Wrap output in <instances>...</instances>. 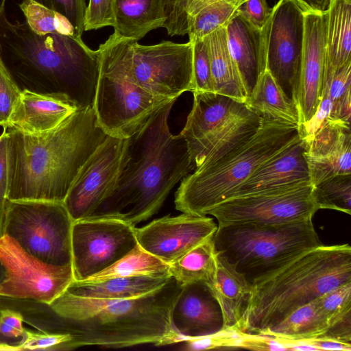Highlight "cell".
Instances as JSON below:
<instances>
[{
  "label": "cell",
  "mask_w": 351,
  "mask_h": 351,
  "mask_svg": "<svg viewBox=\"0 0 351 351\" xmlns=\"http://www.w3.org/2000/svg\"><path fill=\"white\" fill-rule=\"evenodd\" d=\"M265 27L256 29L237 14L226 27L229 52L247 96L266 69Z\"/></svg>",
  "instance_id": "cell-23"
},
{
  "label": "cell",
  "mask_w": 351,
  "mask_h": 351,
  "mask_svg": "<svg viewBox=\"0 0 351 351\" xmlns=\"http://www.w3.org/2000/svg\"><path fill=\"white\" fill-rule=\"evenodd\" d=\"M72 336L66 332H35L25 330L19 343V350H66Z\"/></svg>",
  "instance_id": "cell-39"
},
{
  "label": "cell",
  "mask_w": 351,
  "mask_h": 351,
  "mask_svg": "<svg viewBox=\"0 0 351 351\" xmlns=\"http://www.w3.org/2000/svg\"><path fill=\"white\" fill-rule=\"evenodd\" d=\"M46 6L64 16L73 27L75 36L81 38L84 31L85 0H47Z\"/></svg>",
  "instance_id": "cell-41"
},
{
  "label": "cell",
  "mask_w": 351,
  "mask_h": 351,
  "mask_svg": "<svg viewBox=\"0 0 351 351\" xmlns=\"http://www.w3.org/2000/svg\"><path fill=\"white\" fill-rule=\"evenodd\" d=\"M328 18V11L310 8L304 11V47L295 95L298 126L313 117L321 101L326 63Z\"/></svg>",
  "instance_id": "cell-17"
},
{
  "label": "cell",
  "mask_w": 351,
  "mask_h": 351,
  "mask_svg": "<svg viewBox=\"0 0 351 351\" xmlns=\"http://www.w3.org/2000/svg\"><path fill=\"white\" fill-rule=\"evenodd\" d=\"M23 318L22 315L12 309L0 311V337L6 343H12L10 340H21L25 329L23 326Z\"/></svg>",
  "instance_id": "cell-44"
},
{
  "label": "cell",
  "mask_w": 351,
  "mask_h": 351,
  "mask_svg": "<svg viewBox=\"0 0 351 351\" xmlns=\"http://www.w3.org/2000/svg\"><path fill=\"white\" fill-rule=\"evenodd\" d=\"M176 101L126 138L114 185L88 218L116 219L135 226L157 213L178 181L195 170L185 139L169 128Z\"/></svg>",
  "instance_id": "cell-1"
},
{
  "label": "cell",
  "mask_w": 351,
  "mask_h": 351,
  "mask_svg": "<svg viewBox=\"0 0 351 351\" xmlns=\"http://www.w3.org/2000/svg\"><path fill=\"white\" fill-rule=\"evenodd\" d=\"M116 34L137 41L149 32L162 27L163 0H114Z\"/></svg>",
  "instance_id": "cell-25"
},
{
  "label": "cell",
  "mask_w": 351,
  "mask_h": 351,
  "mask_svg": "<svg viewBox=\"0 0 351 351\" xmlns=\"http://www.w3.org/2000/svg\"><path fill=\"white\" fill-rule=\"evenodd\" d=\"M298 134L296 125L261 117L254 134L223 156L201 165L182 179L175 193L176 210L205 215Z\"/></svg>",
  "instance_id": "cell-6"
},
{
  "label": "cell",
  "mask_w": 351,
  "mask_h": 351,
  "mask_svg": "<svg viewBox=\"0 0 351 351\" xmlns=\"http://www.w3.org/2000/svg\"><path fill=\"white\" fill-rule=\"evenodd\" d=\"M22 90L0 60V126L5 128Z\"/></svg>",
  "instance_id": "cell-40"
},
{
  "label": "cell",
  "mask_w": 351,
  "mask_h": 351,
  "mask_svg": "<svg viewBox=\"0 0 351 351\" xmlns=\"http://www.w3.org/2000/svg\"><path fill=\"white\" fill-rule=\"evenodd\" d=\"M73 223L63 202L8 199L3 235L43 263L69 265Z\"/></svg>",
  "instance_id": "cell-9"
},
{
  "label": "cell",
  "mask_w": 351,
  "mask_h": 351,
  "mask_svg": "<svg viewBox=\"0 0 351 351\" xmlns=\"http://www.w3.org/2000/svg\"><path fill=\"white\" fill-rule=\"evenodd\" d=\"M308 8L302 1L279 0L265 27L266 69L295 104Z\"/></svg>",
  "instance_id": "cell-14"
},
{
  "label": "cell",
  "mask_w": 351,
  "mask_h": 351,
  "mask_svg": "<svg viewBox=\"0 0 351 351\" xmlns=\"http://www.w3.org/2000/svg\"><path fill=\"white\" fill-rule=\"evenodd\" d=\"M0 4V60L21 90L62 95L78 110L93 108L100 53L81 38L40 36L27 23L11 22Z\"/></svg>",
  "instance_id": "cell-3"
},
{
  "label": "cell",
  "mask_w": 351,
  "mask_h": 351,
  "mask_svg": "<svg viewBox=\"0 0 351 351\" xmlns=\"http://www.w3.org/2000/svg\"><path fill=\"white\" fill-rule=\"evenodd\" d=\"M304 149V142L298 134L258 167L226 199L311 183Z\"/></svg>",
  "instance_id": "cell-20"
},
{
  "label": "cell",
  "mask_w": 351,
  "mask_h": 351,
  "mask_svg": "<svg viewBox=\"0 0 351 351\" xmlns=\"http://www.w3.org/2000/svg\"><path fill=\"white\" fill-rule=\"evenodd\" d=\"M135 226L111 218L73 221L71 256L74 280L82 281L104 270L137 244Z\"/></svg>",
  "instance_id": "cell-11"
},
{
  "label": "cell",
  "mask_w": 351,
  "mask_h": 351,
  "mask_svg": "<svg viewBox=\"0 0 351 351\" xmlns=\"http://www.w3.org/2000/svg\"><path fill=\"white\" fill-rule=\"evenodd\" d=\"M173 329L180 338H195L224 330L219 304L209 287L204 282L182 285L171 313Z\"/></svg>",
  "instance_id": "cell-19"
},
{
  "label": "cell",
  "mask_w": 351,
  "mask_h": 351,
  "mask_svg": "<svg viewBox=\"0 0 351 351\" xmlns=\"http://www.w3.org/2000/svg\"><path fill=\"white\" fill-rule=\"evenodd\" d=\"M208 39L213 92L245 103L247 95L229 52L226 28L215 29Z\"/></svg>",
  "instance_id": "cell-27"
},
{
  "label": "cell",
  "mask_w": 351,
  "mask_h": 351,
  "mask_svg": "<svg viewBox=\"0 0 351 351\" xmlns=\"http://www.w3.org/2000/svg\"><path fill=\"white\" fill-rule=\"evenodd\" d=\"M313 185L294 186L228 198L208 210L217 226L241 223L277 225L312 220L319 210Z\"/></svg>",
  "instance_id": "cell-10"
},
{
  "label": "cell",
  "mask_w": 351,
  "mask_h": 351,
  "mask_svg": "<svg viewBox=\"0 0 351 351\" xmlns=\"http://www.w3.org/2000/svg\"><path fill=\"white\" fill-rule=\"evenodd\" d=\"M8 200L63 202L80 169L108 136L93 108L49 131L6 130Z\"/></svg>",
  "instance_id": "cell-2"
},
{
  "label": "cell",
  "mask_w": 351,
  "mask_h": 351,
  "mask_svg": "<svg viewBox=\"0 0 351 351\" xmlns=\"http://www.w3.org/2000/svg\"><path fill=\"white\" fill-rule=\"evenodd\" d=\"M245 0H211L194 14L188 23L189 41L202 38L215 29L226 27L238 14Z\"/></svg>",
  "instance_id": "cell-33"
},
{
  "label": "cell",
  "mask_w": 351,
  "mask_h": 351,
  "mask_svg": "<svg viewBox=\"0 0 351 351\" xmlns=\"http://www.w3.org/2000/svg\"><path fill=\"white\" fill-rule=\"evenodd\" d=\"M272 10L266 0H245L238 8V14L256 29H263L271 17Z\"/></svg>",
  "instance_id": "cell-43"
},
{
  "label": "cell",
  "mask_w": 351,
  "mask_h": 351,
  "mask_svg": "<svg viewBox=\"0 0 351 351\" xmlns=\"http://www.w3.org/2000/svg\"><path fill=\"white\" fill-rule=\"evenodd\" d=\"M0 350H18L17 348L10 343H6L0 337Z\"/></svg>",
  "instance_id": "cell-48"
},
{
  "label": "cell",
  "mask_w": 351,
  "mask_h": 351,
  "mask_svg": "<svg viewBox=\"0 0 351 351\" xmlns=\"http://www.w3.org/2000/svg\"><path fill=\"white\" fill-rule=\"evenodd\" d=\"M192 43L194 92H213L208 36Z\"/></svg>",
  "instance_id": "cell-38"
},
{
  "label": "cell",
  "mask_w": 351,
  "mask_h": 351,
  "mask_svg": "<svg viewBox=\"0 0 351 351\" xmlns=\"http://www.w3.org/2000/svg\"><path fill=\"white\" fill-rule=\"evenodd\" d=\"M193 93V107L180 134L195 166L213 138L250 108L245 103L214 92Z\"/></svg>",
  "instance_id": "cell-18"
},
{
  "label": "cell",
  "mask_w": 351,
  "mask_h": 351,
  "mask_svg": "<svg viewBox=\"0 0 351 351\" xmlns=\"http://www.w3.org/2000/svg\"><path fill=\"white\" fill-rule=\"evenodd\" d=\"M213 241L218 254L250 283L322 245L313 219L277 225L218 226Z\"/></svg>",
  "instance_id": "cell-8"
},
{
  "label": "cell",
  "mask_w": 351,
  "mask_h": 351,
  "mask_svg": "<svg viewBox=\"0 0 351 351\" xmlns=\"http://www.w3.org/2000/svg\"><path fill=\"white\" fill-rule=\"evenodd\" d=\"M136 276H171L169 265L137 244L104 270L80 282L91 283L111 278Z\"/></svg>",
  "instance_id": "cell-32"
},
{
  "label": "cell",
  "mask_w": 351,
  "mask_h": 351,
  "mask_svg": "<svg viewBox=\"0 0 351 351\" xmlns=\"http://www.w3.org/2000/svg\"><path fill=\"white\" fill-rule=\"evenodd\" d=\"M318 209H331L351 215V173L329 177L313 185Z\"/></svg>",
  "instance_id": "cell-34"
},
{
  "label": "cell",
  "mask_w": 351,
  "mask_h": 351,
  "mask_svg": "<svg viewBox=\"0 0 351 351\" xmlns=\"http://www.w3.org/2000/svg\"><path fill=\"white\" fill-rule=\"evenodd\" d=\"M114 25V0H89L85 11L84 31Z\"/></svg>",
  "instance_id": "cell-42"
},
{
  "label": "cell",
  "mask_w": 351,
  "mask_h": 351,
  "mask_svg": "<svg viewBox=\"0 0 351 351\" xmlns=\"http://www.w3.org/2000/svg\"><path fill=\"white\" fill-rule=\"evenodd\" d=\"M311 9L319 12L328 11L331 0H302Z\"/></svg>",
  "instance_id": "cell-47"
},
{
  "label": "cell",
  "mask_w": 351,
  "mask_h": 351,
  "mask_svg": "<svg viewBox=\"0 0 351 351\" xmlns=\"http://www.w3.org/2000/svg\"><path fill=\"white\" fill-rule=\"evenodd\" d=\"M125 141L108 136L80 169L63 202L73 221L89 217L114 185Z\"/></svg>",
  "instance_id": "cell-15"
},
{
  "label": "cell",
  "mask_w": 351,
  "mask_h": 351,
  "mask_svg": "<svg viewBox=\"0 0 351 351\" xmlns=\"http://www.w3.org/2000/svg\"><path fill=\"white\" fill-rule=\"evenodd\" d=\"M245 104L261 117L299 125L295 102L285 95L267 69L259 75Z\"/></svg>",
  "instance_id": "cell-28"
},
{
  "label": "cell",
  "mask_w": 351,
  "mask_h": 351,
  "mask_svg": "<svg viewBox=\"0 0 351 351\" xmlns=\"http://www.w3.org/2000/svg\"><path fill=\"white\" fill-rule=\"evenodd\" d=\"M0 260L5 277L0 296L50 305L74 280L72 265L46 264L23 250L11 238L0 239Z\"/></svg>",
  "instance_id": "cell-13"
},
{
  "label": "cell",
  "mask_w": 351,
  "mask_h": 351,
  "mask_svg": "<svg viewBox=\"0 0 351 351\" xmlns=\"http://www.w3.org/2000/svg\"><path fill=\"white\" fill-rule=\"evenodd\" d=\"M3 221L0 217V239L3 237Z\"/></svg>",
  "instance_id": "cell-50"
},
{
  "label": "cell",
  "mask_w": 351,
  "mask_h": 351,
  "mask_svg": "<svg viewBox=\"0 0 351 351\" xmlns=\"http://www.w3.org/2000/svg\"><path fill=\"white\" fill-rule=\"evenodd\" d=\"M136 42L113 33L98 49L99 75L93 108L104 132L122 139L140 130L161 107L176 100L154 96L135 82L132 64Z\"/></svg>",
  "instance_id": "cell-7"
},
{
  "label": "cell",
  "mask_w": 351,
  "mask_h": 351,
  "mask_svg": "<svg viewBox=\"0 0 351 351\" xmlns=\"http://www.w3.org/2000/svg\"><path fill=\"white\" fill-rule=\"evenodd\" d=\"M328 328L326 316L313 300L293 311L261 335L285 343L322 337Z\"/></svg>",
  "instance_id": "cell-29"
},
{
  "label": "cell",
  "mask_w": 351,
  "mask_h": 351,
  "mask_svg": "<svg viewBox=\"0 0 351 351\" xmlns=\"http://www.w3.org/2000/svg\"><path fill=\"white\" fill-rule=\"evenodd\" d=\"M315 302L329 325L351 312V282L333 289L316 298Z\"/></svg>",
  "instance_id": "cell-37"
},
{
  "label": "cell",
  "mask_w": 351,
  "mask_h": 351,
  "mask_svg": "<svg viewBox=\"0 0 351 351\" xmlns=\"http://www.w3.org/2000/svg\"><path fill=\"white\" fill-rule=\"evenodd\" d=\"M298 1H302V0H298Z\"/></svg>",
  "instance_id": "cell-51"
},
{
  "label": "cell",
  "mask_w": 351,
  "mask_h": 351,
  "mask_svg": "<svg viewBox=\"0 0 351 351\" xmlns=\"http://www.w3.org/2000/svg\"><path fill=\"white\" fill-rule=\"evenodd\" d=\"M328 12L326 62L335 69L351 60V0H331Z\"/></svg>",
  "instance_id": "cell-30"
},
{
  "label": "cell",
  "mask_w": 351,
  "mask_h": 351,
  "mask_svg": "<svg viewBox=\"0 0 351 351\" xmlns=\"http://www.w3.org/2000/svg\"><path fill=\"white\" fill-rule=\"evenodd\" d=\"M77 110L64 95L24 89L3 129L29 134L45 132L57 127Z\"/></svg>",
  "instance_id": "cell-22"
},
{
  "label": "cell",
  "mask_w": 351,
  "mask_h": 351,
  "mask_svg": "<svg viewBox=\"0 0 351 351\" xmlns=\"http://www.w3.org/2000/svg\"><path fill=\"white\" fill-rule=\"evenodd\" d=\"M171 276L117 278L86 283L73 280L66 291L80 297L101 299H133L152 293L169 281Z\"/></svg>",
  "instance_id": "cell-26"
},
{
  "label": "cell",
  "mask_w": 351,
  "mask_h": 351,
  "mask_svg": "<svg viewBox=\"0 0 351 351\" xmlns=\"http://www.w3.org/2000/svg\"><path fill=\"white\" fill-rule=\"evenodd\" d=\"M5 277V269L0 260V284L3 281Z\"/></svg>",
  "instance_id": "cell-49"
},
{
  "label": "cell",
  "mask_w": 351,
  "mask_h": 351,
  "mask_svg": "<svg viewBox=\"0 0 351 351\" xmlns=\"http://www.w3.org/2000/svg\"><path fill=\"white\" fill-rule=\"evenodd\" d=\"M8 161H7V133L3 129L0 134V217L3 218L8 201Z\"/></svg>",
  "instance_id": "cell-45"
},
{
  "label": "cell",
  "mask_w": 351,
  "mask_h": 351,
  "mask_svg": "<svg viewBox=\"0 0 351 351\" xmlns=\"http://www.w3.org/2000/svg\"><path fill=\"white\" fill-rule=\"evenodd\" d=\"M349 282L348 243L322 244L306 251L250 283L240 332L261 334L297 308Z\"/></svg>",
  "instance_id": "cell-5"
},
{
  "label": "cell",
  "mask_w": 351,
  "mask_h": 351,
  "mask_svg": "<svg viewBox=\"0 0 351 351\" xmlns=\"http://www.w3.org/2000/svg\"><path fill=\"white\" fill-rule=\"evenodd\" d=\"M206 285L219 304L224 329L240 332L251 284L217 253L215 276Z\"/></svg>",
  "instance_id": "cell-24"
},
{
  "label": "cell",
  "mask_w": 351,
  "mask_h": 351,
  "mask_svg": "<svg viewBox=\"0 0 351 351\" xmlns=\"http://www.w3.org/2000/svg\"><path fill=\"white\" fill-rule=\"evenodd\" d=\"M322 337L351 344V312L331 323Z\"/></svg>",
  "instance_id": "cell-46"
},
{
  "label": "cell",
  "mask_w": 351,
  "mask_h": 351,
  "mask_svg": "<svg viewBox=\"0 0 351 351\" xmlns=\"http://www.w3.org/2000/svg\"><path fill=\"white\" fill-rule=\"evenodd\" d=\"M211 0H163L165 21L162 25L171 36L188 33L189 19Z\"/></svg>",
  "instance_id": "cell-36"
},
{
  "label": "cell",
  "mask_w": 351,
  "mask_h": 351,
  "mask_svg": "<svg viewBox=\"0 0 351 351\" xmlns=\"http://www.w3.org/2000/svg\"><path fill=\"white\" fill-rule=\"evenodd\" d=\"M304 144L312 185L335 175L351 173L350 128L326 123Z\"/></svg>",
  "instance_id": "cell-21"
},
{
  "label": "cell",
  "mask_w": 351,
  "mask_h": 351,
  "mask_svg": "<svg viewBox=\"0 0 351 351\" xmlns=\"http://www.w3.org/2000/svg\"><path fill=\"white\" fill-rule=\"evenodd\" d=\"M19 8L27 25L35 34L40 36L59 34L75 36L73 27L64 16L38 1L23 0Z\"/></svg>",
  "instance_id": "cell-35"
},
{
  "label": "cell",
  "mask_w": 351,
  "mask_h": 351,
  "mask_svg": "<svg viewBox=\"0 0 351 351\" xmlns=\"http://www.w3.org/2000/svg\"><path fill=\"white\" fill-rule=\"evenodd\" d=\"M132 77L149 93L177 99L195 90L193 67V43L162 41L154 45L134 47Z\"/></svg>",
  "instance_id": "cell-12"
},
{
  "label": "cell",
  "mask_w": 351,
  "mask_h": 351,
  "mask_svg": "<svg viewBox=\"0 0 351 351\" xmlns=\"http://www.w3.org/2000/svg\"><path fill=\"white\" fill-rule=\"evenodd\" d=\"M213 236L198 244L169 265L171 277L181 285L192 282L208 284L212 281L217 259Z\"/></svg>",
  "instance_id": "cell-31"
},
{
  "label": "cell",
  "mask_w": 351,
  "mask_h": 351,
  "mask_svg": "<svg viewBox=\"0 0 351 351\" xmlns=\"http://www.w3.org/2000/svg\"><path fill=\"white\" fill-rule=\"evenodd\" d=\"M218 228L207 215H166L135 228L138 244L170 265L198 244L213 237Z\"/></svg>",
  "instance_id": "cell-16"
},
{
  "label": "cell",
  "mask_w": 351,
  "mask_h": 351,
  "mask_svg": "<svg viewBox=\"0 0 351 351\" xmlns=\"http://www.w3.org/2000/svg\"><path fill=\"white\" fill-rule=\"evenodd\" d=\"M182 285L173 277L160 289L133 299H101L71 295L66 291L49 305L67 324L72 340L66 350L97 346L119 348L152 343H175L171 321Z\"/></svg>",
  "instance_id": "cell-4"
}]
</instances>
